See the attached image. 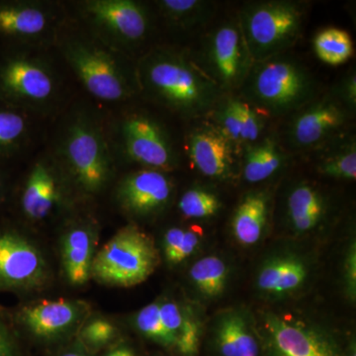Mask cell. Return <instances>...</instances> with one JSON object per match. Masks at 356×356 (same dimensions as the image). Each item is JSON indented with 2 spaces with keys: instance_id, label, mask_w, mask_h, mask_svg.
Listing matches in <instances>:
<instances>
[{
  "instance_id": "obj_1",
  "label": "cell",
  "mask_w": 356,
  "mask_h": 356,
  "mask_svg": "<svg viewBox=\"0 0 356 356\" xmlns=\"http://www.w3.org/2000/svg\"><path fill=\"white\" fill-rule=\"evenodd\" d=\"M136 76L147 97L185 118L210 114L224 95L200 65L173 49L149 51L140 58Z\"/></svg>"
},
{
  "instance_id": "obj_2",
  "label": "cell",
  "mask_w": 356,
  "mask_h": 356,
  "mask_svg": "<svg viewBox=\"0 0 356 356\" xmlns=\"http://www.w3.org/2000/svg\"><path fill=\"white\" fill-rule=\"evenodd\" d=\"M240 89L243 99L273 116L293 115L317 97L310 70L285 54L254 63Z\"/></svg>"
},
{
  "instance_id": "obj_3",
  "label": "cell",
  "mask_w": 356,
  "mask_h": 356,
  "mask_svg": "<svg viewBox=\"0 0 356 356\" xmlns=\"http://www.w3.org/2000/svg\"><path fill=\"white\" fill-rule=\"evenodd\" d=\"M70 181L88 195L108 186L114 163L102 126L89 114L70 119L60 135L56 154Z\"/></svg>"
},
{
  "instance_id": "obj_4",
  "label": "cell",
  "mask_w": 356,
  "mask_h": 356,
  "mask_svg": "<svg viewBox=\"0 0 356 356\" xmlns=\"http://www.w3.org/2000/svg\"><path fill=\"white\" fill-rule=\"evenodd\" d=\"M113 50L97 38L86 36H70L62 42L67 64L86 90L102 102H123L139 88L136 70L129 69Z\"/></svg>"
},
{
  "instance_id": "obj_5",
  "label": "cell",
  "mask_w": 356,
  "mask_h": 356,
  "mask_svg": "<svg viewBox=\"0 0 356 356\" xmlns=\"http://www.w3.org/2000/svg\"><path fill=\"white\" fill-rule=\"evenodd\" d=\"M304 2H250L238 13L243 38L254 63L277 57L297 44L306 17Z\"/></svg>"
},
{
  "instance_id": "obj_6",
  "label": "cell",
  "mask_w": 356,
  "mask_h": 356,
  "mask_svg": "<svg viewBox=\"0 0 356 356\" xmlns=\"http://www.w3.org/2000/svg\"><path fill=\"white\" fill-rule=\"evenodd\" d=\"M159 264L153 238L135 225H128L96 252L91 277L108 286H136L146 281Z\"/></svg>"
},
{
  "instance_id": "obj_7",
  "label": "cell",
  "mask_w": 356,
  "mask_h": 356,
  "mask_svg": "<svg viewBox=\"0 0 356 356\" xmlns=\"http://www.w3.org/2000/svg\"><path fill=\"white\" fill-rule=\"evenodd\" d=\"M201 62L224 95L242 88L254 62L238 19L218 25L205 37Z\"/></svg>"
},
{
  "instance_id": "obj_8",
  "label": "cell",
  "mask_w": 356,
  "mask_h": 356,
  "mask_svg": "<svg viewBox=\"0 0 356 356\" xmlns=\"http://www.w3.org/2000/svg\"><path fill=\"white\" fill-rule=\"evenodd\" d=\"M53 70L38 58L13 54L0 60V102L16 108H42L57 95Z\"/></svg>"
},
{
  "instance_id": "obj_9",
  "label": "cell",
  "mask_w": 356,
  "mask_h": 356,
  "mask_svg": "<svg viewBox=\"0 0 356 356\" xmlns=\"http://www.w3.org/2000/svg\"><path fill=\"white\" fill-rule=\"evenodd\" d=\"M81 13L97 39L117 51L142 43L151 29L146 6L132 0L84 1Z\"/></svg>"
},
{
  "instance_id": "obj_10",
  "label": "cell",
  "mask_w": 356,
  "mask_h": 356,
  "mask_svg": "<svg viewBox=\"0 0 356 356\" xmlns=\"http://www.w3.org/2000/svg\"><path fill=\"white\" fill-rule=\"evenodd\" d=\"M353 115L334 90L317 96L292 115L286 130L287 143L295 151L320 149L346 133Z\"/></svg>"
},
{
  "instance_id": "obj_11",
  "label": "cell",
  "mask_w": 356,
  "mask_h": 356,
  "mask_svg": "<svg viewBox=\"0 0 356 356\" xmlns=\"http://www.w3.org/2000/svg\"><path fill=\"white\" fill-rule=\"evenodd\" d=\"M50 271L43 254L27 236L0 227V292H28L48 283Z\"/></svg>"
},
{
  "instance_id": "obj_12",
  "label": "cell",
  "mask_w": 356,
  "mask_h": 356,
  "mask_svg": "<svg viewBox=\"0 0 356 356\" xmlns=\"http://www.w3.org/2000/svg\"><path fill=\"white\" fill-rule=\"evenodd\" d=\"M90 317V306L79 300H41L26 304L13 314L14 324L41 341H58L77 334Z\"/></svg>"
},
{
  "instance_id": "obj_13",
  "label": "cell",
  "mask_w": 356,
  "mask_h": 356,
  "mask_svg": "<svg viewBox=\"0 0 356 356\" xmlns=\"http://www.w3.org/2000/svg\"><path fill=\"white\" fill-rule=\"evenodd\" d=\"M122 149L129 159L149 170L168 172L177 165L170 136L153 117L128 115L119 125Z\"/></svg>"
},
{
  "instance_id": "obj_14",
  "label": "cell",
  "mask_w": 356,
  "mask_h": 356,
  "mask_svg": "<svg viewBox=\"0 0 356 356\" xmlns=\"http://www.w3.org/2000/svg\"><path fill=\"white\" fill-rule=\"evenodd\" d=\"M70 181L58 159L46 156L30 168L21 188L18 206L28 221L41 222L60 209Z\"/></svg>"
},
{
  "instance_id": "obj_15",
  "label": "cell",
  "mask_w": 356,
  "mask_h": 356,
  "mask_svg": "<svg viewBox=\"0 0 356 356\" xmlns=\"http://www.w3.org/2000/svg\"><path fill=\"white\" fill-rule=\"evenodd\" d=\"M173 184L165 172L144 170L130 173L117 185V202L131 216H154L172 200Z\"/></svg>"
},
{
  "instance_id": "obj_16",
  "label": "cell",
  "mask_w": 356,
  "mask_h": 356,
  "mask_svg": "<svg viewBox=\"0 0 356 356\" xmlns=\"http://www.w3.org/2000/svg\"><path fill=\"white\" fill-rule=\"evenodd\" d=\"M188 156L192 165L204 177L228 180L238 170L240 154L210 122L194 128L189 134Z\"/></svg>"
},
{
  "instance_id": "obj_17",
  "label": "cell",
  "mask_w": 356,
  "mask_h": 356,
  "mask_svg": "<svg viewBox=\"0 0 356 356\" xmlns=\"http://www.w3.org/2000/svg\"><path fill=\"white\" fill-rule=\"evenodd\" d=\"M210 114L211 123L233 144L240 156L245 147L264 138L266 119L243 97L232 93L222 95Z\"/></svg>"
},
{
  "instance_id": "obj_18",
  "label": "cell",
  "mask_w": 356,
  "mask_h": 356,
  "mask_svg": "<svg viewBox=\"0 0 356 356\" xmlns=\"http://www.w3.org/2000/svg\"><path fill=\"white\" fill-rule=\"evenodd\" d=\"M97 232L88 220L70 222L60 236V261L67 282L83 286L91 277Z\"/></svg>"
},
{
  "instance_id": "obj_19",
  "label": "cell",
  "mask_w": 356,
  "mask_h": 356,
  "mask_svg": "<svg viewBox=\"0 0 356 356\" xmlns=\"http://www.w3.org/2000/svg\"><path fill=\"white\" fill-rule=\"evenodd\" d=\"M55 16L48 6L26 1L0 2V38L32 42L50 34Z\"/></svg>"
},
{
  "instance_id": "obj_20",
  "label": "cell",
  "mask_w": 356,
  "mask_h": 356,
  "mask_svg": "<svg viewBox=\"0 0 356 356\" xmlns=\"http://www.w3.org/2000/svg\"><path fill=\"white\" fill-rule=\"evenodd\" d=\"M266 329L278 356H334L324 339L301 325L271 315Z\"/></svg>"
},
{
  "instance_id": "obj_21",
  "label": "cell",
  "mask_w": 356,
  "mask_h": 356,
  "mask_svg": "<svg viewBox=\"0 0 356 356\" xmlns=\"http://www.w3.org/2000/svg\"><path fill=\"white\" fill-rule=\"evenodd\" d=\"M327 209L324 194L315 185L302 182L295 185L288 193L287 219L298 233L317 228L324 220Z\"/></svg>"
},
{
  "instance_id": "obj_22",
  "label": "cell",
  "mask_w": 356,
  "mask_h": 356,
  "mask_svg": "<svg viewBox=\"0 0 356 356\" xmlns=\"http://www.w3.org/2000/svg\"><path fill=\"white\" fill-rule=\"evenodd\" d=\"M269 203L266 191L250 192L242 199L232 220V231L238 243L252 245L261 240L268 220Z\"/></svg>"
},
{
  "instance_id": "obj_23",
  "label": "cell",
  "mask_w": 356,
  "mask_h": 356,
  "mask_svg": "<svg viewBox=\"0 0 356 356\" xmlns=\"http://www.w3.org/2000/svg\"><path fill=\"white\" fill-rule=\"evenodd\" d=\"M242 172L245 181L259 184L273 177L286 161V154L273 136H266L243 149Z\"/></svg>"
},
{
  "instance_id": "obj_24",
  "label": "cell",
  "mask_w": 356,
  "mask_h": 356,
  "mask_svg": "<svg viewBox=\"0 0 356 356\" xmlns=\"http://www.w3.org/2000/svg\"><path fill=\"white\" fill-rule=\"evenodd\" d=\"M161 321L172 337L173 346L184 356L196 355L199 327L195 318L177 302L159 301Z\"/></svg>"
},
{
  "instance_id": "obj_25",
  "label": "cell",
  "mask_w": 356,
  "mask_h": 356,
  "mask_svg": "<svg viewBox=\"0 0 356 356\" xmlns=\"http://www.w3.org/2000/svg\"><path fill=\"white\" fill-rule=\"evenodd\" d=\"M321 149H322V154L317 163L318 172L336 179H355L356 140L355 135L344 133Z\"/></svg>"
},
{
  "instance_id": "obj_26",
  "label": "cell",
  "mask_w": 356,
  "mask_h": 356,
  "mask_svg": "<svg viewBox=\"0 0 356 356\" xmlns=\"http://www.w3.org/2000/svg\"><path fill=\"white\" fill-rule=\"evenodd\" d=\"M307 277V267L297 257H280L267 262L257 277V286L269 294H283L297 289Z\"/></svg>"
},
{
  "instance_id": "obj_27",
  "label": "cell",
  "mask_w": 356,
  "mask_h": 356,
  "mask_svg": "<svg viewBox=\"0 0 356 356\" xmlns=\"http://www.w3.org/2000/svg\"><path fill=\"white\" fill-rule=\"evenodd\" d=\"M156 3L168 24L184 31L206 24L216 10L213 2L204 0H161Z\"/></svg>"
},
{
  "instance_id": "obj_28",
  "label": "cell",
  "mask_w": 356,
  "mask_h": 356,
  "mask_svg": "<svg viewBox=\"0 0 356 356\" xmlns=\"http://www.w3.org/2000/svg\"><path fill=\"white\" fill-rule=\"evenodd\" d=\"M217 339L222 356H259V343L238 314H229L222 318Z\"/></svg>"
},
{
  "instance_id": "obj_29",
  "label": "cell",
  "mask_w": 356,
  "mask_h": 356,
  "mask_svg": "<svg viewBox=\"0 0 356 356\" xmlns=\"http://www.w3.org/2000/svg\"><path fill=\"white\" fill-rule=\"evenodd\" d=\"M29 134V121L23 110L0 102V163L19 153Z\"/></svg>"
},
{
  "instance_id": "obj_30",
  "label": "cell",
  "mask_w": 356,
  "mask_h": 356,
  "mask_svg": "<svg viewBox=\"0 0 356 356\" xmlns=\"http://www.w3.org/2000/svg\"><path fill=\"white\" fill-rule=\"evenodd\" d=\"M313 47L318 60L331 65L344 64L355 51L350 35L336 27L320 30L314 38Z\"/></svg>"
},
{
  "instance_id": "obj_31",
  "label": "cell",
  "mask_w": 356,
  "mask_h": 356,
  "mask_svg": "<svg viewBox=\"0 0 356 356\" xmlns=\"http://www.w3.org/2000/svg\"><path fill=\"white\" fill-rule=\"evenodd\" d=\"M189 275L199 291L208 297H216L224 291L228 268L220 257H203L191 266Z\"/></svg>"
},
{
  "instance_id": "obj_32",
  "label": "cell",
  "mask_w": 356,
  "mask_h": 356,
  "mask_svg": "<svg viewBox=\"0 0 356 356\" xmlns=\"http://www.w3.org/2000/svg\"><path fill=\"white\" fill-rule=\"evenodd\" d=\"M178 209L188 219H205L216 215L221 209V201L214 192L193 187L182 194Z\"/></svg>"
},
{
  "instance_id": "obj_33",
  "label": "cell",
  "mask_w": 356,
  "mask_h": 356,
  "mask_svg": "<svg viewBox=\"0 0 356 356\" xmlns=\"http://www.w3.org/2000/svg\"><path fill=\"white\" fill-rule=\"evenodd\" d=\"M77 341L90 353L106 348L118 337L113 322L103 317H88L76 334Z\"/></svg>"
},
{
  "instance_id": "obj_34",
  "label": "cell",
  "mask_w": 356,
  "mask_h": 356,
  "mask_svg": "<svg viewBox=\"0 0 356 356\" xmlns=\"http://www.w3.org/2000/svg\"><path fill=\"white\" fill-rule=\"evenodd\" d=\"M134 322L138 331L147 339L165 346H173L172 337L161 321L159 301L153 302L140 309Z\"/></svg>"
},
{
  "instance_id": "obj_35",
  "label": "cell",
  "mask_w": 356,
  "mask_h": 356,
  "mask_svg": "<svg viewBox=\"0 0 356 356\" xmlns=\"http://www.w3.org/2000/svg\"><path fill=\"white\" fill-rule=\"evenodd\" d=\"M337 98L341 100L346 108L355 115L356 110V74L355 70H350L343 79L332 89Z\"/></svg>"
},
{
  "instance_id": "obj_36",
  "label": "cell",
  "mask_w": 356,
  "mask_h": 356,
  "mask_svg": "<svg viewBox=\"0 0 356 356\" xmlns=\"http://www.w3.org/2000/svg\"><path fill=\"white\" fill-rule=\"evenodd\" d=\"M0 356H22L10 323L0 311Z\"/></svg>"
},
{
  "instance_id": "obj_37",
  "label": "cell",
  "mask_w": 356,
  "mask_h": 356,
  "mask_svg": "<svg viewBox=\"0 0 356 356\" xmlns=\"http://www.w3.org/2000/svg\"><path fill=\"white\" fill-rule=\"evenodd\" d=\"M184 231L185 229L173 227L165 232L163 236V254L168 264H175V257L184 240Z\"/></svg>"
},
{
  "instance_id": "obj_38",
  "label": "cell",
  "mask_w": 356,
  "mask_h": 356,
  "mask_svg": "<svg viewBox=\"0 0 356 356\" xmlns=\"http://www.w3.org/2000/svg\"><path fill=\"white\" fill-rule=\"evenodd\" d=\"M202 234L201 229L196 228L185 229L184 240L175 257V264H179L188 259L200 243V236Z\"/></svg>"
},
{
  "instance_id": "obj_39",
  "label": "cell",
  "mask_w": 356,
  "mask_h": 356,
  "mask_svg": "<svg viewBox=\"0 0 356 356\" xmlns=\"http://www.w3.org/2000/svg\"><path fill=\"white\" fill-rule=\"evenodd\" d=\"M356 257H355V248L350 250V257L348 261V287L353 294L355 293V282H356Z\"/></svg>"
},
{
  "instance_id": "obj_40",
  "label": "cell",
  "mask_w": 356,
  "mask_h": 356,
  "mask_svg": "<svg viewBox=\"0 0 356 356\" xmlns=\"http://www.w3.org/2000/svg\"><path fill=\"white\" fill-rule=\"evenodd\" d=\"M58 356H92L91 355L90 351L86 350V348L79 343V341H74L70 348H67V350L63 351Z\"/></svg>"
},
{
  "instance_id": "obj_41",
  "label": "cell",
  "mask_w": 356,
  "mask_h": 356,
  "mask_svg": "<svg viewBox=\"0 0 356 356\" xmlns=\"http://www.w3.org/2000/svg\"><path fill=\"white\" fill-rule=\"evenodd\" d=\"M105 356H136L132 348L127 346H115Z\"/></svg>"
},
{
  "instance_id": "obj_42",
  "label": "cell",
  "mask_w": 356,
  "mask_h": 356,
  "mask_svg": "<svg viewBox=\"0 0 356 356\" xmlns=\"http://www.w3.org/2000/svg\"><path fill=\"white\" fill-rule=\"evenodd\" d=\"M7 195V179L6 175L0 168V208L6 202Z\"/></svg>"
}]
</instances>
